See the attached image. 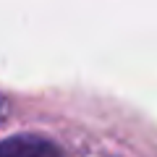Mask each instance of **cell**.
<instances>
[{
	"label": "cell",
	"mask_w": 157,
	"mask_h": 157,
	"mask_svg": "<svg viewBox=\"0 0 157 157\" xmlns=\"http://www.w3.org/2000/svg\"><path fill=\"white\" fill-rule=\"evenodd\" d=\"M0 157H66V155L47 136L13 134L0 141Z\"/></svg>",
	"instance_id": "6da1fadb"
},
{
	"label": "cell",
	"mask_w": 157,
	"mask_h": 157,
	"mask_svg": "<svg viewBox=\"0 0 157 157\" xmlns=\"http://www.w3.org/2000/svg\"><path fill=\"white\" fill-rule=\"evenodd\" d=\"M0 115H3V113H0Z\"/></svg>",
	"instance_id": "7a4b0ae2"
}]
</instances>
